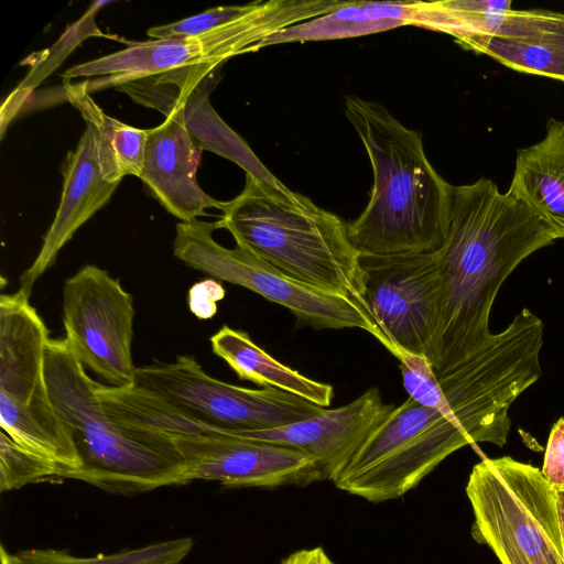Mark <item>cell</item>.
Returning <instances> with one entry per match:
<instances>
[{
    "label": "cell",
    "instance_id": "cell-31",
    "mask_svg": "<svg viewBox=\"0 0 564 564\" xmlns=\"http://www.w3.org/2000/svg\"><path fill=\"white\" fill-rule=\"evenodd\" d=\"M278 564H335L322 546L301 549Z\"/></svg>",
    "mask_w": 564,
    "mask_h": 564
},
{
    "label": "cell",
    "instance_id": "cell-17",
    "mask_svg": "<svg viewBox=\"0 0 564 564\" xmlns=\"http://www.w3.org/2000/svg\"><path fill=\"white\" fill-rule=\"evenodd\" d=\"M63 188L55 217L32 264L19 279L20 291L31 295L34 283L55 262L74 234L102 208L119 183L107 182L97 160L93 129L86 126L74 151H68L62 167Z\"/></svg>",
    "mask_w": 564,
    "mask_h": 564
},
{
    "label": "cell",
    "instance_id": "cell-22",
    "mask_svg": "<svg viewBox=\"0 0 564 564\" xmlns=\"http://www.w3.org/2000/svg\"><path fill=\"white\" fill-rule=\"evenodd\" d=\"M63 88L66 100L93 129L102 177L109 183H120L128 175L140 177L149 129H138L108 116L80 82H64Z\"/></svg>",
    "mask_w": 564,
    "mask_h": 564
},
{
    "label": "cell",
    "instance_id": "cell-24",
    "mask_svg": "<svg viewBox=\"0 0 564 564\" xmlns=\"http://www.w3.org/2000/svg\"><path fill=\"white\" fill-rule=\"evenodd\" d=\"M193 546L194 540L187 536L88 557L54 549H30L10 554L3 545L0 554L7 564H180Z\"/></svg>",
    "mask_w": 564,
    "mask_h": 564
},
{
    "label": "cell",
    "instance_id": "cell-25",
    "mask_svg": "<svg viewBox=\"0 0 564 564\" xmlns=\"http://www.w3.org/2000/svg\"><path fill=\"white\" fill-rule=\"evenodd\" d=\"M108 3V1L93 2L79 20L67 26L54 45L37 55V58L31 64L29 74L6 100L10 108L17 111L24 102L25 96L51 75L85 39L106 36L95 23V17Z\"/></svg>",
    "mask_w": 564,
    "mask_h": 564
},
{
    "label": "cell",
    "instance_id": "cell-10",
    "mask_svg": "<svg viewBox=\"0 0 564 564\" xmlns=\"http://www.w3.org/2000/svg\"><path fill=\"white\" fill-rule=\"evenodd\" d=\"M133 386L216 434L272 430L325 410L276 388L250 389L218 380L187 355L137 368Z\"/></svg>",
    "mask_w": 564,
    "mask_h": 564
},
{
    "label": "cell",
    "instance_id": "cell-8",
    "mask_svg": "<svg viewBox=\"0 0 564 564\" xmlns=\"http://www.w3.org/2000/svg\"><path fill=\"white\" fill-rule=\"evenodd\" d=\"M343 1L269 0L254 1L243 17L204 34L132 42L126 48L74 65L64 82H80L88 94L161 74L172 69L210 64L221 66L229 58L262 48L272 34L324 14Z\"/></svg>",
    "mask_w": 564,
    "mask_h": 564
},
{
    "label": "cell",
    "instance_id": "cell-4",
    "mask_svg": "<svg viewBox=\"0 0 564 564\" xmlns=\"http://www.w3.org/2000/svg\"><path fill=\"white\" fill-rule=\"evenodd\" d=\"M221 212L216 228L228 230L237 245L285 275L349 297L367 310L360 252L340 217L304 195L250 174L241 193L225 202Z\"/></svg>",
    "mask_w": 564,
    "mask_h": 564
},
{
    "label": "cell",
    "instance_id": "cell-2",
    "mask_svg": "<svg viewBox=\"0 0 564 564\" xmlns=\"http://www.w3.org/2000/svg\"><path fill=\"white\" fill-rule=\"evenodd\" d=\"M556 240L549 226L489 178L455 186L448 231L434 251L440 290L427 357L437 377L490 340L489 315L505 280L530 254Z\"/></svg>",
    "mask_w": 564,
    "mask_h": 564
},
{
    "label": "cell",
    "instance_id": "cell-12",
    "mask_svg": "<svg viewBox=\"0 0 564 564\" xmlns=\"http://www.w3.org/2000/svg\"><path fill=\"white\" fill-rule=\"evenodd\" d=\"M367 310L390 340L394 357L430 355L437 316L440 273L435 252L360 253Z\"/></svg>",
    "mask_w": 564,
    "mask_h": 564
},
{
    "label": "cell",
    "instance_id": "cell-14",
    "mask_svg": "<svg viewBox=\"0 0 564 564\" xmlns=\"http://www.w3.org/2000/svg\"><path fill=\"white\" fill-rule=\"evenodd\" d=\"M171 437L185 459L189 481L214 480L229 488H276L323 480L315 460L289 446L221 433Z\"/></svg>",
    "mask_w": 564,
    "mask_h": 564
},
{
    "label": "cell",
    "instance_id": "cell-15",
    "mask_svg": "<svg viewBox=\"0 0 564 564\" xmlns=\"http://www.w3.org/2000/svg\"><path fill=\"white\" fill-rule=\"evenodd\" d=\"M393 408L373 387L345 405L325 409L306 420L272 430L226 434L296 448L315 460L323 480L333 481Z\"/></svg>",
    "mask_w": 564,
    "mask_h": 564
},
{
    "label": "cell",
    "instance_id": "cell-23",
    "mask_svg": "<svg viewBox=\"0 0 564 564\" xmlns=\"http://www.w3.org/2000/svg\"><path fill=\"white\" fill-rule=\"evenodd\" d=\"M511 10L510 0L419 1L413 26L446 33L458 42L490 34Z\"/></svg>",
    "mask_w": 564,
    "mask_h": 564
},
{
    "label": "cell",
    "instance_id": "cell-18",
    "mask_svg": "<svg viewBox=\"0 0 564 564\" xmlns=\"http://www.w3.org/2000/svg\"><path fill=\"white\" fill-rule=\"evenodd\" d=\"M457 43L516 72L564 82V13L512 9L490 34Z\"/></svg>",
    "mask_w": 564,
    "mask_h": 564
},
{
    "label": "cell",
    "instance_id": "cell-6",
    "mask_svg": "<svg viewBox=\"0 0 564 564\" xmlns=\"http://www.w3.org/2000/svg\"><path fill=\"white\" fill-rule=\"evenodd\" d=\"M30 296L0 297V427L15 443L59 466L72 478L80 458L52 402L45 356L50 333Z\"/></svg>",
    "mask_w": 564,
    "mask_h": 564
},
{
    "label": "cell",
    "instance_id": "cell-30",
    "mask_svg": "<svg viewBox=\"0 0 564 564\" xmlns=\"http://www.w3.org/2000/svg\"><path fill=\"white\" fill-rule=\"evenodd\" d=\"M225 296L224 288L214 279L195 283L188 293L189 310L200 319L213 317L217 312L216 303Z\"/></svg>",
    "mask_w": 564,
    "mask_h": 564
},
{
    "label": "cell",
    "instance_id": "cell-32",
    "mask_svg": "<svg viewBox=\"0 0 564 564\" xmlns=\"http://www.w3.org/2000/svg\"><path fill=\"white\" fill-rule=\"evenodd\" d=\"M557 505H558V514H560V523H561L563 549H564V492H557Z\"/></svg>",
    "mask_w": 564,
    "mask_h": 564
},
{
    "label": "cell",
    "instance_id": "cell-28",
    "mask_svg": "<svg viewBox=\"0 0 564 564\" xmlns=\"http://www.w3.org/2000/svg\"><path fill=\"white\" fill-rule=\"evenodd\" d=\"M398 360L409 398L429 408H441L446 403L440 379L425 356L403 354Z\"/></svg>",
    "mask_w": 564,
    "mask_h": 564
},
{
    "label": "cell",
    "instance_id": "cell-27",
    "mask_svg": "<svg viewBox=\"0 0 564 564\" xmlns=\"http://www.w3.org/2000/svg\"><path fill=\"white\" fill-rule=\"evenodd\" d=\"M253 6L254 2L240 6H223L212 8L202 13L175 21L173 23L153 26L147 31V34L152 40L204 34L243 17L249 11H251Z\"/></svg>",
    "mask_w": 564,
    "mask_h": 564
},
{
    "label": "cell",
    "instance_id": "cell-7",
    "mask_svg": "<svg viewBox=\"0 0 564 564\" xmlns=\"http://www.w3.org/2000/svg\"><path fill=\"white\" fill-rule=\"evenodd\" d=\"M473 539L500 564H564L557 492L541 469L510 456L485 458L468 477Z\"/></svg>",
    "mask_w": 564,
    "mask_h": 564
},
{
    "label": "cell",
    "instance_id": "cell-29",
    "mask_svg": "<svg viewBox=\"0 0 564 564\" xmlns=\"http://www.w3.org/2000/svg\"><path fill=\"white\" fill-rule=\"evenodd\" d=\"M541 473L556 492H564V417L552 425Z\"/></svg>",
    "mask_w": 564,
    "mask_h": 564
},
{
    "label": "cell",
    "instance_id": "cell-11",
    "mask_svg": "<svg viewBox=\"0 0 564 564\" xmlns=\"http://www.w3.org/2000/svg\"><path fill=\"white\" fill-rule=\"evenodd\" d=\"M62 307L65 339L84 367L108 386L132 387L134 306L120 280L86 264L64 282Z\"/></svg>",
    "mask_w": 564,
    "mask_h": 564
},
{
    "label": "cell",
    "instance_id": "cell-19",
    "mask_svg": "<svg viewBox=\"0 0 564 564\" xmlns=\"http://www.w3.org/2000/svg\"><path fill=\"white\" fill-rule=\"evenodd\" d=\"M564 239V122L549 119L544 138L517 151L507 191Z\"/></svg>",
    "mask_w": 564,
    "mask_h": 564
},
{
    "label": "cell",
    "instance_id": "cell-33",
    "mask_svg": "<svg viewBox=\"0 0 564 564\" xmlns=\"http://www.w3.org/2000/svg\"><path fill=\"white\" fill-rule=\"evenodd\" d=\"M0 563L1 564H7L6 558H4V556L2 554H0Z\"/></svg>",
    "mask_w": 564,
    "mask_h": 564
},
{
    "label": "cell",
    "instance_id": "cell-3",
    "mask_svg": "<svg viewBox=\"0 0 564 564\" xmlns=\"http://www.w3.org/2000/svg\"><path fill=\"white\" fill-rule=\"evenodd\" d=\"M345 115L370 161L373 185L364 212L347 224L361 254L431 253L445 241L455 186L429 161L422 134L383 106L356 96L345 98Z\"/></svg>",
    "mask_w": 564,
    "mask_h": 564
},
{
    "label": "cell",
    "instance_id": "cell-13",
    "mask_svg": "<svg viewBox=\"0 0 564 564\" xmlns=\"http://www.w3.org/2000/svg\"><path fill=\"white\" fill-rule=\"evenodd\" d=\"M221 66L199 64L127 82L113 87L133 101L182 123L204 150L228 159L265 183L285 188L215 111L209 94Z\"/></svg>",
    "mask_w": 564,
    "mask_h": 564
},
{
    "label": "cell",
    "instance_id": "cell-16",
    "mask_svg": "<svg viewBox=\"0 0 564 564\" xmlns=\"http://www.w3.org/2000/svg\"><path fill=\"white\" fill-rule=\"evenodd\" d=\"M203 147L176 120L166 118L149 129L140 180L152 196L181 221L205 216L206 209L223 210L224 203L215 199L198 185L196 172Z\"/></svg>",
    "mask_w": 564,
    "mask_h": 564
},
{
    "label": "cell",
    "instance_id": "cell-5",
    "mask_svg": "<svg viewBox=\"0 0 564 564\" xmlns=\"http://www.w3.org/2000/svg\"><path fill=\"white\" fill-rule=\"evenodd\" d=\"M45 375L52 402L75 442L80 468L70 479L133 495L189 481L185 459L165 433L121 422L97 395L98 383L65 338H50Z\"/></svg>",
    "mask_w": 564,
    "mask_h": 564
},
{
    "label": "cell",
    "instance_id": "cell-1",
    "mask_svg": "<svg viewBox=\"0 0 564 564\" xmlns=\"http://www.w3.org/2000/svg\"><path fill=\"white\" fill-rule=\"evenodd\" d=\"M438 379L446 404L429 408L408 398L394 406L335 477L338 489L375 503L398 499L457 449L506 445L509 409L532 386L524 368L484 349Z\"/></svg>",
    "mask_w": 564,
    "mask_h": 564
},
{
    "label": "cell",
    "instance_id": "cell-21",
    "mask_svg": "<svg viewBox=\"0 0 564 564\" xmlns=\"http://www.w3.org/2000/svg\"><path fill=\"white\" fill-rule=\"evenodd\" d=\"M210 345L213 352L225 360L240 380L283 390L325 409L332 404L333 386L281 364L254 344L246 332L224 325L210 337Z\"/></svg>",
    "mask_w": 564,
    "mask_h": 564
},
{
    "label": "cell",
    "instance_id": "cell-20",
    "mask_svg": "<svg viewBox=\"0 0 564 564\" xmlns=\"http://www.w3.org/2000/svg\"><path fill=\"white\" fill-rule=\"evenodd\" d=\"M417 6L419 1H343L324 14L272 34L262 42V47L356 37L413 25Z\"/></svg>",
    "mask_w": 564,
    "mask_h": 564
},
{
    "label": "cell",
    "instance_id": "cell-26",
    "mask_svg": "<svg viewBox=\"0 0 564 564\" xmlns=\"http://www.w3.org/2000/svg\"><path fill=\"white\" fill-rule=\"evenodd\" d=\"M63 471L51 459L15 443L0 433V491L20 489L25 485L62 478Z\"/></svg>",
    "mask_w": 564,
    "mask_h": 564
},
{
    "label": "cell",
    "instance_id": "cell-9",
    "mask_svg": "<svg viewBox=\"0 0 564 564\" xmlns=\"http://www.w3.org/2000/svg\"><path fill=\"white\" fill-rule=\"evenodd\" d=\"M216 229L215 223L180 221L173 241L174 256L215 280L242 286L288 308L299 326L316 330L359 328L394 355L390 340L367 310L349 297L316 290L285 275L243 246H221L213 237Z\"/></svg>",
    "mask_w": 564,
    "mask_h": 564
}]
</instances>
